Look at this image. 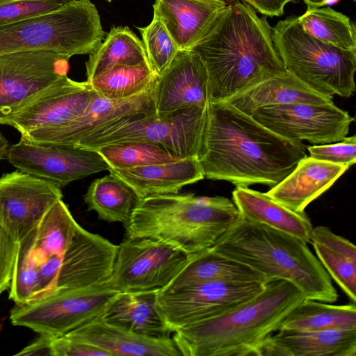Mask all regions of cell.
<instances>
[{"label": "cell", "instance_id": "cell-1", "mask_svg": "<svg viewBox=\"0 0 356 356\" xmlns=\"http://www.w3.org/2000/svg\"><path fill=\"white\" fill-rule=\"evenodd\" d=\"M306 156L302 142L276 134L227 102H209L197 156L205 178L273 188Z\"/></svg>", "mask_w": 356, "mask_h": 356}, {"label": "cell", "instance_id": "cell-2", "mask_svg": "<svg viewBox=\"0 0 356 356\" xmlns=\"http://www.w3.org/2000/svg\"><path fill=\"white\" fill-rule=\"evenodd\" d=\"M208 74L209 102H227L286 71L272 38L266 16L246 3L227 4L206 37L192 50Z\"/></svg>", "mask_w": 356, "mask_h": 356}, {"label": "cell", "instance_id": "cell-3", "mask_svg": "<svg viewBox=\"0 0 356 356\" xmlns=\"http://www.w3.org/2000/svg\"><path fill=\"white\" fill-rule=\"evenodd\" d=\"M304 299L291 282L270 281L253 298L178 330L172 338L184 356H261L266 341Z\"/></svg>", "mask_w": 356, "mask_h": 356}, {"label": "cell", "instance_id": "cell-4", "mask_svg": "<svg viewBox=\"0 0 356 356\" xmlns=\"http://www.w3.org/2000/svg\"><path fill=\"white\" fill-rule=\"evenodd\" d=\"M264 276L286 280L305 299L332 303L338 298L331 277L307 243L291 234L240 216L211 248Z\"/></svg>", "mask_w": 356, "mask_h": 356}, {"label": "cell", "instance_id": "cell-5", "mask_svg": "<svg viewBox=\"0 0 356 356\" xmlns=\"http://www.w3.org/2000/svg\"><path fill=\"white\" fill-rule=\"evenodd\" d=\"M239 216L225 197L155 195L139 201L124 227L127 238H154L193 254L212 248Z\"/></svg>", "mask_w": 356, "mask_h": 356}, {"label": "cell", "instance_id": "cell-6", "mask_svg": "<svg viewBox=\"0 0 356 356\" xmlns=\"http://www.w3.org/2000/svg\"><path fill=\"white\" fill-rule=\"evenodd\" d=\"M106 36L90 0H74L44 13L0 24V55L51 51L71 58L90 54Z\"/></svg>", "mask_w": 356, "mask_h": 356}, {"label": "cell", "instance_id": "cell-7", "mask_svg": "<svg viewBox=\"0 0 356 356\" xmlns=\"http://www.w3.org/2000/svg\"><path fill=\"white\" fill-rule=\"evenodd\" d=\"M272 38L284 69L320 93L350 97L355 91L356 50H345L305 33L297 15L272 27Z\"/></svg>", "mask_w": 356, "mask_h": 356}, {"label": "cell", "instance_id": "cell-8", "mask_svg": "<svg viewBox=\"0 0 356 356\" xmlns=\"http://www.w3.org/2000/svg\"><path fill=\"white\" fill-rule=\"evenodd\" d=\"M207 108L194 105L163 115L135 116L98 129L76 146L94 149L113 143L140 140L159 145L179 159L197 158Z\"/></svg>", "mask_w": 356, "mask_h": 356}, {"label": "cell", "instance_id": "cell-9", "mask_svg": "<svg viewBox=\"0 0 356 356\" xmlns=\"http://www.w3.org/2000/svg\"><path fill=\"white\" fill-rule=\"evenodd\" d=\"M118 293L107 281L89 287L54 289L10 310V321L40 335L63 336L102 319L111 299Z\"/></svg>", "mask_w": 356, "mask_h": 356}, {"label": "cell", "instance_id": "cell-10", "mask_svg": "<svg viewBox=\"0 0 356 356\" xmlns=\"http://www.w3.org/2000/svg\"><path fill=\"white\" fill-rule=\"evenodd\" d=\"M70 58L44 50L0 55V124L10 126L21 110L67 76Z\"/></svg>", "mask_w": 356, "mask_h": 356}, {"label": "cell", "instance_id": "cell-11", "mask_svg": "<svg viewBox=\"0 0 356 356\" xmlns=\"http://www.w3.org/2000/svg\"><path fill=\"white\" fill-rule=\"evenodd\" d=\"M266 283L211 281L171 291L158 290V311L171 333L215 317L257 295Z\"/></svg>", "mask_w": 356, "mask_h": 356}, {"label": "cell", "instance_id": "cell-12", "mask_svg": "<svg viewBox=\"0 0 356 356\" xmlns=\"http://www.w3.org/2000/svg\"><path fill=\"white\" fill-rule=\"evenodd\" d=\"M191 255L154 238L126 237L118 245L107 282L118 292L160 290L170 282Z\"/></svg>", "mask_w": 356, "mask_h": 356}, {"label": "cell", "instance_id": "cell-13", "mask_svg": "<svg viewBox=\"0 0 356 356\" xmlns=\"http://www.w3.org/2000/svg\"><path fill=\"white\" fill-rule=\"evenodd\" d=\"M251 115L283 138L321 145L343 140L354 120L346 111L334 104L277 105L258 108Z\"/></svg>", "mask_w": 356, "mask_h": 356}, {"label": "cell", "instance_id": "cell-14", "mask_svg": "<svg viewBox=\"0 0 356 356\" xmlns=\"http://www.w3.org/2000/svg\"><path fill=\"white\" fill-rule=\"evenodd\" d=\"M7 160L18 170L51 181L60 188L108 170L107 163L94 149L39 145L21 138L10 145Z\"/></svg>", "mask_w": 356, "mask_h": 356}, {"label": "cell", "instance_id": "cell-15", "mask_svg": "<svg viewBox=\"0 0 356 356\" xmlns=\"http://www.w3.org/2000/svg\"><path fill=\"white\" fill-rule=\"evenodd\" d=\"M62 198L56 184L18 170L0 177V220L18 242Z\"/></svg>", "mask_w": 356, "mask_h": 356}, {"label": "cell", "instance_id": "cell-16", "mask_svg": "<svg viewBox=\"0 0 356 356\" xmlns=\"http://www.w3.org/2000/svg\"><path fill=\"white\" fill-rule=\"evenodd\" d=\"M155 113L154 84L145 91L123 99H111L97 94L83 113L67 124L21 136V139L44 145L76 146L105 126Z\"/></svg>", "mask_w": 356, "mask_h": 356}, {"label": "cell", "instance_id": "cell-17", "mask_svg": "<svg viewBox=\"0 0 356 356\" xmlns=\"http://www.w3.org/2000/svg\"><path fill=\"white\" fill-rule=\"evenodd\" d=\"M96 95L87 81L65 76L21 110L10 126L21 136L59 128L82 113Z\"/></svg>", "mask_w": 356, "mask_h": 356}, {"label": "cell", "instance_id": "cell-18", "mask_svg": "<svg viewBox=\"0 0 356 356\" xmlns=\"http://www.w3.org/2000/svg\"><path fill=\"white\" fill-rule=\"evenodd\" d=\"M118 248V245L78 225L62 257L54 289H81L107 281L113 271Z\"/></svg>", "mask_w": 356, "mask_h": 356}, {"label": "cell", "instance_id": "cell-19", "mask_svg": "<svg viewBox=\"0 0 356 356\" xmlns=\"http://www.w3.org/2000/svg\"><path fill=\"white\" fill-rule=\"evenodd\" d=\"M156 113L163 115L190 106L207 108L209 103L206 67L194 51L179 50L154 83Z\"/></svg>", "mask_w": 356, "mask_h": 356}, {"label": "cell", "instance_id": "cell-20", "mask_svg": "<svg viewBox=\"0 0 356 356\" xmlns=\"http://www.w3.org/2000/svg\"><path fill=\"white\" fill-rule=\"evenodd\" d=\"M228 3L222 0H155L154 16L179 50H193L209 33Z\"/></svg>", "mask_w": 356, "mask_h": 356}, {"label": "cell", "instance_id": "cell-21", "mask_svg": "<svg viewBox=\"0 0 356 356\" xmlns=\"http://www.w3.org/2000/svg\"><path fill=\"white\" fill-rule=\"evenodd\" d=\"M261 356H356V329L280 328L266 341Z\"/></svg>", "mask_w": 356, "mask_h": 356}, {"label": "cell", "instance_id": "cell-22", "mask_svg": "<svg viewBox=\"0 0 356 356\" xmlns=\"http://www.w3.org/2000/svg\"><path fill=\"white\" fill-rule=\"evenodd\" d=\"M348 168L306 156L282 181L266 193L291 210L302 212Z\"/></svg>", "mask_w": 356, "mask_h": 356}, {"label": "cell", "instance_id": "cell-23", "mask_svg": "<svg viewBox=\"0 0 356 356\" xmlns=\"http://www.w3.org/2000/svg\"><path fill=\"white\" fill-rule=\"evenodd\" d=\"M109 172L129 186L141 200L148 196L179 193L186 185L204 178L197 158L127 169L108 168Z\"/></svg>", "mask_w": 356, "mask_h": 356}, {"label": "cell", "instance_id": "cell-24", "mask_svg": "<svg viewBox=\"0 0 356 356\" xmlns=\"http://www.w3.org/2000/svg\"><path fill=\"white\" fill-rule=\"evenodd\" d=\"M64 335L92 344L111 356L181 355L170 337H145L102 320L83 325Z\"/></svg>", "mask_w": 356, "mask_h": 356}, {"label": "cell", "instance_id": "cell-25", "mask_svg": "<svg viewBox=\"0 0 356 356\" xmlns=\"http://www.w3.org/2000/svg\"><path fill=\"white\" fill-rule=\"evenodd\" d=\"M232 200L243 220L267 226L310 243L313 225L305 211H293L266 193L248 186H236L232 192Z\"/></svg>", "mask_w": 356, "mask_h": 356}, {"label": "cell", "instance_id": "cell-26", "mask_svg": "<svg viewBox=\"0 0 356 356\" xmlns=\"http://www.w3.org/2000/svg\"><path fill=\"white\" fill-rule=\"evenodd\" d=\"M157 291L118 292L107 304L101 320L145 337H170L171 332L157 309Z\"/></svg>", "mask_w": 356, "mask_h": 356}, {"label": "cell", "instance_id": "cell-27", "mask_svg": "<svg viewBox=\"0 0 356 356\" xmlns=\"http://www.w3.org/2000/svg\"><path fill=\"white\" fill-rule=\"evenodd\" d=\"M251 115L258 108L296 104H334L332 96L310 88L288 72L266 79L227 101Z\"/></svg>", "mask_w": 356, "mask_h": 356}, {"label": "cell", "instance_id": "cell-28", "mask_svg": "<svg viewBox=\"0 0 356 356\" xmlns=\"http://www.w3.org/2000/svg\"><path fill=\"white\" fill-rule=\"evenodd\" d=\"M218 280L268 283L262 275L248 266L209 248L193 254L183 268L160 291H171Z\"/></svg>", "mask_w": 356, "mask_h": 356}, {"label": "cell", "instance_id": "cell-29", "mask_svg": "<svg viewBox=\"0 0 356 356\" xmlns=\"http://www.w3.org/2000/svg\"><path fill=\"white\" fill-rule=\"evenodd\" d=\"M78 223L67 204L60 200L22 241L39 268L51 256H61L75 234Z\"/></svg>", "mask_w": 356, "mask_h": 356}, {"label": "cell", "instance_id": "cell-30", "mask_svg": "<svg viewBox=\"0 0 356 356\" xmlns=\"http://www.w3.org/2000/svg\"><path fill=\"white\" fill-rule=\"evenodd\" d=\"M149 63L144 44L128 26H113L86 62V81L115 65Z\"/></svg>", "mask_w": 356, "mask_h": 356}, {"label": "cell", "instance_id": "cell-31", "mask_svg": "<svg viewBox=\"0 0 356 356\" xmlns=\"http://www.w3.org/2000/svg\"><path fill=\"white\" fill-rule=\"evenodd\" d=\"M83 199L88 209L95 211L99 218L124 225L129 222L140 200L129 186L111 173L95 179Z\"/></svg>", "mask_w": 356, "mask_h": 356}, {"label": "cell", "instance_id": "cell-32", "mask_svg": "<svg viewBox=\"0 0 356 356\" xmlns=\"http://www.w3.org/2000/svg\"><path fill=\"white\" fill-rule=\"evenodd\" d=\"M281 328L314 331L356 329L355 303L334 305L304 299L286 315Z\"/></svg>", "mask_w": 356, "mask_h": 356}, {"label": "cell", "instance_id": "cell-33", "mask_svg": "<svg viewBox=\"0 0 356 356\" xmlns=\"http://www.w3.org/2000/svg\"><path fill=\"white\" fill-rule=\"evenodd\" d=\"M301 29L314 38L345 50H356V26L350 18L330 6L307 8L298 16Z\"/></svg>", "mask_w": 356, "mask_h": 356}, {"label": "cell", "instance_id": "cell-34", "mask_svg": "<svg viewBox=\"0 0 356 356\" xmlns=\"http://www.w3.org/2000/svg\"><path fill=\"white\" fill-rule=\"evenodd\" d=\"M157 76L149 63L115 65L87 81L97 95L123 99L149 88Z\"/></svg>", "mask_w": 356, "mask_h": 356}, {"label": "cell", "instance_id": "cell-35", "mask_svg": "<svg viewBox=\"0 0 356 356\" xmlns=\"http://www.w3.org/2000/svg\"><path fill=\"white\" fill-rule=\"evenodd\" d=\"M94 150L99 153L108 168L113 169L131 168L181 159L159 145L140 140L109 143Z\"/></svg>", "mask_w": 356, "mask_h": 356}, {"label": "cell", "instance_id": "cell-36", "mask_svg": "<svg viewBox=\"0 0 356 356\" xmlns=\"http://www.w3.org/2000/svg\"><path fill=\"white\" fill-rule=\"evenodd\" d=\"M138 29L149 63L159 75L170 65L179 49L165 26L155 16L147 26L138 27Z\"/></svg>", "mask_w": 356, "mask_h": 356}, {"label": "cell", "instance_id": "cell-37", "mask_svg": "<svg viewBox=\"0 0 356 356\" xmlns=\"http://www.w3.org/2000/svg\"><path fill=\"white\" fill-rule=\"evenodd\" d=\"M316 256L331 278L350 300L356 302V260L330 250L318 243H311Z\"/></svg>", "mask_w": 356, "mask_h": 356}, {"label": "cell", "instance_id": "cell-38", "mask_svg": "<svg viewBox=\"0 0 356 356\" xmlns=\"http://www.w3.org/2000/svg\"><path fill=\"white\" fill-rule=\"evenodd\" d=\"M8 290L9 299L15 304L25 303L35 298L39 291L38 267L19 244Z\"/></svg>", "mask_w": 356, "mask_h": 356}, {"label": "cell", "instance_id": "cell-39", "mask_svg": "<svg viewBox=\"0 0 356 356\" xmlns=\"http://www.w3.org/2000/svg\"><path fill=\"white\" fill-rule=\"evenodd\" d=\"M63 3L56 0H0V24L44 14Z\"/></svg>", "mask_w": 356, "mask_h": 356}, {"label": "cell", "instance_id": "cell-40", "mask_svg": "<svg viewBox=\"0 0 356 356\" xmlns=\"http://www.w3.org/2000/svg\"><path fill=\"white\" fill-rule=\"evenodd\" d=\"M313 159L350 167L356 162V137L344 138L338 143L307 147Z\"/></svg>", "mask_w": 356, "mask_h": 356}, {"label": "cell", "instance_id": "cell-41", "mask_svg": "<svg viewBox=\"0 0 356 356\" xmlns=\"http://www.w3.org/2000/svg\"><path fill=\"white\" fill-rule=\"evenodd\" d=\"M18 248L19 242L0 220V295L10 287Z\"/></svg>", "mask_w": 356, "mask_h": 356}, {"label": "cell", "instance_id": "cell-42", "mask_svg": "<svg viewBox=\"0 0 356 356\" xmlns=\"http://www.w3.org/2000/svg\"><path fill=\"white\" fill-rule=\"evenodd\" d=\"M51 356H111V354L87 342L67 335L54 337L51 342Z\"/></svg>", "mask_w": 356, "mask_h": 356}, {"label": "cell", "instance_id": "cell-43", "mask_svg": "<svg viewBox=\"0 0 356 356\" xmlns=\"http://www.w3.org/2000/svg\"><path fill=\"white\" fill-rule=\"evenodd\" d=\"M315 242L325 248L341 252L344 255L356 260V248L349 240L337 235L325 226L314 227L311 234L310 243Z\"/></svg>", "mask_w": 356, "mask_h": 356}, {"label": "cell", "instance_id": "cell-44", "mask_svg": "<svg viewBox=\"0 0 356 356\" xmlns=\"http://www.w3.org/2000/svg\"><path fill=\"white\" fill-rule=\"evenodd\" d=\"M300 0H241L253 8L257 13L273 17L284 13V7L289 3H298Z\"/></svg>", "mask_w": 356, "mask_h": 356}, {"label": "cell", "instance_id": "cell-45", "mask_svg": "<svg viewBox=\"0 0 356 356\" xmlns=\"http://www.w3.org/2000/svg\"><path fill=\"white\" fill-rule=\"evenodd\" d=\"M54 337L40 335L36 340L22 349L17 355H50L51 342Z\"/></svg>", "mask_w": 356, "mask_h": 356}, {"label": "cell", "instance_id": "cell-46", "mask_svg": "<svg viewBox=\"0 0 356 356\" xmlns=\"http://www.w3.org/2000/svg\"><path fill=\"white\" fill-rule=\"evenodd\" d=\"M338 1L339 0H303L304 3L307 6V8H314L323 7L324 6H330Z\"/></svg>", "mask_w": 356, "mask_h": 356}, {"label": "cell", "instance_id": "cell-47", "mask_svg": "<svg viewBox=\"0 0 356 356\" xmlns=\"http://www.w3.org/2000/svg\"><path fill=\"white\" fill-rule=\"evenodd\" d=\"M9 147L8 141L0 132V161L7 159Z\"/></svg>", "mask_w": 356, "mask_h": 356}, {"label": "cell", "instance_id": "cell-48", "mask_svg": "<svg viewBox=\"0 0 356 356\" xmlns=\"http://www.w3.org/2000/svg\"><path fill=\"white\" fill-rule=\"evenodd\" d=\"M56 1H60V2H62V3H67V2L72 1L74 0H56Z\"/></svg>", "mask_w": 356, "mask_h": 356}, {"label": "cell", "instance_id": "cell-49", "mask_svg": "<svg viewBox=\"0 0 356 356\" xmlns=\"http://www.w3.org/2000/svg\"><path fill=\"white\" fill-rule=\"evenodd\" d=\"M225 2H226L227 3H232V1H234V0H222Z\"/></svg>", "mask_w": 356, "mask_h": 356}, {"label": "cell", "instance_id": "cell-50", "mask_svg": "<svg viewBox=\"0 0 356 356\" xmlns=\"http://www.w3.org/2000/svg\"><path fill=\"white\" fill-rule=\"evenodd\" d=\"M105 1H108V2H111V1H112L113 0H105Z\"/></svg>", "mask_w": 356, "mask_h": 356}]
</instances>
